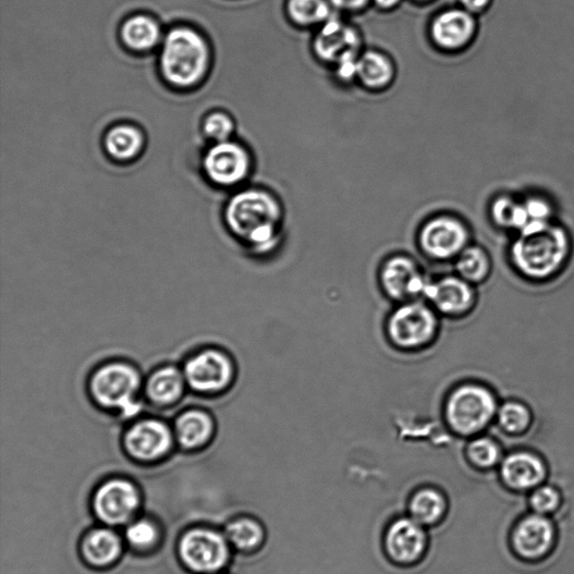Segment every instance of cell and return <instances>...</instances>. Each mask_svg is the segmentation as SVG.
<instances>
[{
  "label": "cell",
  "instance_id": "6da1fadb",
  "mask_svg": "<svg viewBox=\"0 0 574 574\" xmlns=\"http://www.w3.org/2000/svg\"><path fill=\"white\" fill-rule=\"evenodd\" d=\"M228 232L255 256L271 254L282 240L285 211L267 188H246L229 200L223 212Z\"/></svg>",
  "mask_w": 574,
  "mask_h": 574
},
{
  "label": "cell",
  "instance_id": "7a4b0ae2",
  "mask_svg": "<svg viewBox=\"0 0 574 574\" xmlns=\"http://www.w3.org/2000/svg\"><path fill=\"white\" fill-rule=\"evenodd\" d=\"M145 375L124 358L107 359L93 368L87 378V394L99 411L132 420L144 407Z\"/></svg>",
  "mask_w": 574,
  "mask_h": 574
},
{
  "label": "cell",
  "instance_id": "3957f363",
  "mask_svg": "<svg viewBox=\"0 0 574 574\" xmlns=\"http://www.w3.org/2000/svg\"><path fill=\"white\" fill-rule=\"evenodd\" d=\"M512 246V260L524 277L542 280L565 262L570 240L565 229L551 221H528Z\"/></svg>",
  "mask_w": 574,
  "mask_h": 574
},
{
  "label": "cell",
  "instance_id": "277c9868",
  "mask_svg": "<svg viewBox=\"0 0 574 574\" xmlns=\"http://www.w3.org/2000/svg\"><path fill=\"white\" fill-rule=\"evenodd\" d=\"M210 49L203 34L179 26L164 37L160 69L167 84L179 89L198 86L210 68Z\"/></svg>",
  "mask_w": 574,
  "mask_h": 574
},
{
  "label": "cell",
  "instance_id": "5b68a950",
  "mask_svg": "<svg viewBox=\"0 0 574 574\" xmlns=\"http://www.w3.org/2000/svg\"><path fill=\"white\" fill-rule=\"evenodd\" d=\"M181 367L188 392L205 399L224 395L233 389L237 377L234 357L215 344L191 352Z\"/></svg>",
  "mask_w": 574,
  "mask_h": 574
},
{
  "label": "cell",
  "instance_id": "8992f818",
  "mask_svg": "<svg viewBox=\"0 0 574 574\" xmlns=\"http://www.w3.org/2000/svg\"><path fill=\"white\" fill-rule=\"evenodd\" d=\"M499 405L491 391L478 384H464L452 391L445 403L449 428L461 437H477L496 417Z\"/></svg>",
  "mask_w": 574,
  "mask_h": 574
},
{
  "label": "cell",
  "instance_id": "52a82bcc",
  "mask_svg": "<svg viewBox=\"0 0 574 574\" xmlns=\"http://www.w3.org/2000/svg\"><path fill=\"white\" fill-rule=\"evenodd\" d=\"M439 321L436 310L417 300L404 302L388 322V334L395 347L415 351L428 346L436 338Z\"/></svg>",
  "mask_w": 574,
  "mask_h": 574
},
{
  "label": "cell",
  "instance_id": "ba28073f",
  "mask_svg": "<svg viewBox=\"0 0 574 574\" xmlns=\"http://www.w3.org/2000/svg\"><path fill=\"white\" fill-rule=\"evenodd\" d=\"M175 443L172 425L158 416L139 415L130 420L123 433L125 451L143 463L160 461Z\"/></svg>",
  "mask_w": 574,
  "mask_h": 574
},
{
  "label": "cell",
  "instance_id": "9c48e42d",
  "mask_svg": "<svg viewBox=\"0 0 574 574\" xmlns=\"http://www.w3.org/2000/svg\"><path fill=\"white\" fill-rule=\"evenodd\" d=\"M420 249L432 259L456 258L469 245L471 233L462 219L449 213H439L428 219L418 231Z\"/></svg>",
  "mask_w": 574,
  "mask_h": 574
},
{
  "label": "cell",
  "instance_id": "30bf717a",
  "mask_svg": "<svg viewBox=\"0 0 574 574\" xmlns=\"http://www.w3.org/2000/svg\"><path fill=\"white\" fill-rule=\"evenodd\" d=\"M429 548L428 528L408 515L394 518L382 535V550L399 567H412L423 562Z\"/></svg>",
  "mask_w": 574,
  "mask_h": 574
},
{
  "label": "cell",
  "instance_id": "8fae6325",
  "mask_svg": "<svg viewBox=\"0 0 574 574\" xmlns=\"http://www.w3.org/2000/svg\"><path fill=\"white\" fill-rule=\"evenodd\" d=\"M558 529L549 516L529 512L521 517L510 533L513 554L526 563H538L554 551Z\"/></svg>",
  "mask_w": 574,
  "mask_h": 574
},
{
  "label": "cell",
  "instance_id": "7c38bea8",
  "mask_svg": "<svg viewBox=\"0 0 574 574\" xmlns=\"http://www.w3.org/2000/svg\"><path fill=\"white\" fill-rule=\"evenodd\" d=\"M363 47L364 38L357 26L335 14L313 33V53L317 60L329 65H335L350 56H361Z\"/></svg>",
  "mask_w": 574,
  "mask_h": 574
},
{
  "label": "cell",
  "instance_id": "4fadbf2b",
  "mask_svg": "<svg viewBox=\"0 0 574 574\" xmlns=\"http://www.w3.org/2000/svg\"><path fill=\"white\" fill-rule=\"evenodd\" d=\"M204 171L210 182L232 187L242 184L253 170L249 150L239 142L215 143L206 152Z\"/></svg>",
  "mask_w": 574,
  "mask_h": 574
},
{
  "label": "cell",
  "instance_id": "5bb4252c",
  "mask_svg": "<svg viewBox=\"0 0 574 574\" xmlns=\"http://www.w3.org/2000/svg\"><path fill=\"white\" fill-rule=\"evenodd\" d=\"M229 542L225 535L209 528L191 529L183 535L179 552L187 567L200 573L222 569L229 560Z\"/></svg>",
  "mask_w": 574,
  "mask_h": 574
},
{
  "label": "cell",
  "instance_id": "9a60e30c",
  "mask_svg": "<svg viewBox=\"0 0 574 574\" xmlns=\"http://www.w3.org/2000/svg\"><path fill=\"white\" fill-rule=\"evenodd\" d=\"M476 15L463 8L442 10L429 24L430 40L443 52L456 53L471 48L478 34Z\"/></svg>",
  "mask_w": 574,
  "mask_h": 574
},
{
  "label": "cell",
  "instance_id": "2e32d148",
  "mask_svg": "<svg viewBox=\"0 0 574 574\" xmlns=\"http://www.w3.org/2000/svg\"><path fill=\"white\" fill-rule=\"evenodd\" d=\"M380 282L386 293L395 301L407 302L426 296L431 281L408 256H394L381 267Z\"/></svg>",
  "mask_w": 574,
  "mask_h": 574
},
{
  "label": "cell",
  "instance_id": "e0dca14e",
  "mask_svg": "<svg viewBox=\"0 0 574 574\" xmlns=\"http://www.w3.org/2000/svg\"><path fill=\"white\" fill-rule=\"evenodd\" d=\"M187 392L181 365L162 364L145 375L144 401L151 407L171 410L183 401Z\"/></svg>",
  "mask_w": 574,
  "mask_h": 574
},
{
  "label": "cell",
  "instance_id": "ac0fdd59",
  "mask_svg": "<svg viewBox=\"0 0 574 574\" xmlns=\"http://www.w3.org/2000/svg\"><path fill=\"white\" fill-rule=\"evenodd\" d=\"M499 472L504 487L517 493H529L546 484L549 476L544 459L528 451H516L505 455Z\"/></svg>",
  "mask_w": 574,
  "mask_h": 574
},
{
  "label": "cell",
  "instance_id": "d6986e66",
  "mask_svg": "<svg viewBox=\"0 0 574 574\" xmlns=\"http://www.w3.org/2000/svg\"><path fill=\"white\" fill-rule=\"evenodd\" d=\"M139 504V496L133 484L113 479L100 486L95 494L94 508L97 516L109 525L129 522Z\"/></svg>",
  "mask_w": 574,
  "mask_h": 574
},
{
  "label": "cell",
  "instance_id": "ffe728a7",
  "mask_svg": "<svg viewBox=\"0 0 574 574\" xmlns=\"http://www.w3.org/2000/svg\"><path fill=\"white\" fill-rule=\"evenodd\" d=\"M172 428L176 443L184 450H198L208 445L216 436L215 415L205 407L191 406L173 418Z\"/></svg>",
  "mask_w": 574,
  "mask_h": 574
},
{
  "label": "cell",
  "instance_id": "44dd1931",
  "mask_svg": "<svg viewBox=\"0 0 574 574\" xmlns=\"http://www.w3.org/2000/svg\"><path fill=\"white\" fill-rule=\"evenodd\" d=\"M425 297L436 312L450 317L466 315L476 300L473 284L459 276L430 282Z\"/></svg>",
  "mask_w": 574,
  "mask_h": 574
},
{
  "label": "cell",
  "instance_id": "7402d4cb",
  "mask_svg": "<svg viewBox=\"0 0 574 574\" xmlns=\"http://www.w3.org/2000/svg\"><path fill=\"white\" fill-rule=\"evenodd\" d=\"M448 514V497L438 487L424 486L411 493L407 502V515L426 528L441 525Z\"/></svg>",
  "mask_w": 574,
  "mask_h": 574
},
{
  "label": "cell",
  "instance_id": "603a6c76",
  "mask_svg": "<svg viewBox=\"0 0 574 574\" xmlns=\"http://www.w3.org/2000/svg\"><path fill=\"white\" fill-rule=\"evenodd\" d=\"M396 78V65L391 57L376 49L363 51L358 59L357 81L370 91L386 90Z\"/></svg>",
  "mask_w": 574,
  "mask_h": 574
},
{
  "label": "cell",
  "instance_id": "cb8c5ba5",
  "mask_svg": "<svg viewBox=\"0 0 574 574\" xmlns=\"http://www.w3.org/2000/svg\"><path fill=\"white\" fill-rule=\"evenodd\" d=\"M121 38L129 50L148 52L160 45L162 32L157 21L139 14L122 25Z\"/></svg>",
  "mask_w": 574,
  "mask_h": 574
},
{
  "label": "cell",
  "instance_id": "d4e9b609",
  "mask_svg": "<svg viewBox=\"0 0 574 574\" xmlns=\"http://www.w3.org/2000/svg\"><path fill=\"white\" fill-rule=\"evenodd\" d=\"M144 135L133 125H118L105 136V148L111 159L131 161L141 155L144 148Z\"/></svg>",
  "mask_w": 574,
  "mask_h": 574
},
{
  "label": "cell",
  "instance_id": "484cf974",
  "mask_svg": "<svg viewBox=\"0 0 574 574\" xmlns=\"http://www.w3.org/2000/svg\"><path fill=\"white\" fill-rule=\"evenodd\" d=\"M225 538L229 545L244 553L259 550L266 541V529L256 518L239 517L225 527Z\"/></svg>",
  "mask_w": 574,
  "mask_h": 574
},
{
  "label": "cell",
  "instance_id": "4316f807",
  "mask_svg": "<svg viewBox=\"0 0 574 574\" xmlns=\"http://www.w3.org/2000/svg\"><path fill=\"white\" fill-rule=\"evenodd\" d=\"M84 555L94 565L105 566L118 560L122 552L119 535L107 528L89 533L83 546Z\"/></svg>",
  "mask_w": 574,
  "mask_h": 574
},
{
  "label": "cell",
  "instance_id": "83f0119b",
  "mask_svg": "<svg viewBox=\"0 0 574 574\" xmlns=\"http://www.w3.org/2000/svg\"><path fill=\"white\" fill-rule=\"evenodd\" d=\"M284 11L298 28L321 26L334 14L329 0H285Z\"/></svg>",
  "mask_w": 574,
  "mask_h": 574
},
{
  "label": "cell",
  "instance_id": "f1b7e54d",
  "mask_svg": "<svg viewBox=\"0 0 574 574\" xmlns=\"http://www.w3.org/2000/svg\"><path fill=\"white\" fill-rule=\"evenodd\" d=\"M503 457L501 445L488 437H475L466 447L468 464L479 472L499 468Z\"/></svg>",
  "mask_w": 574,
  "mask_h": 574
},
{
  "label": "cell",
  "instance_id": "f546056e",
  "mask_svg": "<svg viewBox=\"0 0 574 574\" xmlns=\"http://www.w3.org/2000/svg\"><path fill=\"white\" fill-rule=\"evenodd\" d=\"M455 269L471 284L481 283L489 276L490 259L483 248L468 246L456 257Z\"/></svg>",
  "mask_w": 574,
  "mask_h": 574
},
{
  "label": "cell",
  "instance_id": "4dcf8cb0",
  "mask_svg": "<svg viewBox=\"0 0 574 574\" xmlns=\"http://www.w3.org/2000/svg\"><path fill=\"white\" fill-rule=\"evenodd\" d=\"M490 215L496 224L522 231L528 222L523 203L508 196L496 198L490 206Z\"/></svg>",
  "mask_w": 574,
  "mask_h": 574
},
{
  "label": "cell",
  "instance_id": "1f68e13d",
  "mask_svg": "<svg viewBox=\"0 0 574 574\" xmlns=\"http://www.w3.org/2000/svg\"><path fill=\"white\" fill-rule=\"evenodd\" d=\"M497 420L500 427L509 435L518 436L524 433L532 423L529 410L522 403L510 401L497 411Z\"/></svg>",
  "mask_w": 574,
  "mask_h": 574
},
{
  "label": "cell",
  "instance_id": "d6a6232c",
  "mask_svg": "<svg viewBox=\"0 0 574 574\" xmlns=\"http://www.w3.org/2000/svg\"><path fill=\"white\" fill-rule=\"evenodd\" d=\"M563 496L558 487L544 484L529 492L528 506L532 513L551 517L562 506Z\"/></svg>",
  "mask_w": 574,
  "mask_h": 574
},
{
  "label": "cell",
  "instance_id": "836d02e7",
  "mask_svg": "<svg viewBox=\"0 0 574 574\" xmlns=\"http://www.w3.org/2000/svg\"><path fill=\"white\" fill-rule=\"evenodd\" d=\"M235 130L234 120L223 111L209 113L203 125L205 136L215 143L231 141Z\"/></svg>",
  "mask_w": 574,
  "mask_h": 574
},
{
  "label": "cell",
  "instance_id": "e575fe53",
  "mask_svg": "<svg viewBox=\"0 0 574 574\" xmlns=\"http://www.w3.org/2000/svg\"><path fill=\"white\" fill-rule=\"evenodd\" d=\"M126 537L133 547L145 549L156 544L158 529L148 521H137L127 528Z\"/></svg>",
  "mask_w": 574,
  "mask_h": 574
},
{
  "label": "cell",
  "instance_id": "d590c367",
  "mask_svg": "<svg viewBox=\"0 0 574 574\" xmlns=\"http://www.w3.org/2000/svg\"><path fill=\"white\" fill-rule=\"evenodd\" d=\"M528 221H551L553 208L551 204L541 197H528L523 201Z\"/></svg>",
  "mask_w": 574,
  "mask_h": 574
},
{
  "label": "cell",
  "instance_id": "8d00e7d4",
  "mask_svg": "<svg viewBox=\"0 0 574 574\" xmlns=\"http://www.w3.org/2000/svg\"><path fill=\"white\" fill-rule=\"evenodd\" d=\"M332 9L344 14H359L365 12L373 0H329Z\"/></svg>",
  "mask_w": 574,
  "mask_h": 574
},
{
  "label": "cell",
  "instance_id": "74e56055",
  "mask_svg": "<svg viewBox=\"0 0 574 574\" xmlns=\"http://www.w3.org/2000/svg\"><path fill=\"white\" fill-rule=\"evenodd\" d=\"M493 0H457L459 5L474 15L484 14L492 5Z\"/></svg>",
  "mask_w": 574,
  "mask_h": 574
},
{
  "label": "cell",
  "instance_id": "f35d334b",
  "mask_svg": "<svg viewBox=\"0 0 574 574\" xmlns=\"http://www.w3.org/2000/svg\"><path fill=\"white\" fill-rule=\"evenodd\" d=\"M373 3L380 12H393L404 3V0H373Z\"/></svg>",
  "mask_w": 574,
  "mask_h": 574
},
{
  "label": "cell",
  "instance_id": "ab89813d",
  "mask_svg": "<svg viewBox=\"0 0 574 574\" xmlns=\"http://www.w3.org/2000/svg\"><path fill=\"white\" fill-rule=\"evenodd\" d=\"M412 2L416 5H430L437 2V0H412Z\"/></svg>",
  "mask_w": 574,
  "mask_h": 574
}]
</instances>
